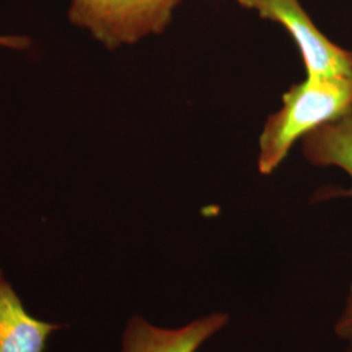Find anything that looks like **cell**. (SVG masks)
I'll list each match as a JSON object with an SVG mask.
<instances>
[{
	"mask_svg": "<svg viewBox=\"0 0 352 352\" xmlns=\"http://www.w3.org/2000/svg\"><path fill=\"white\" fill-rule=\"evenodd\" d=\"M352 115V78L307 77L282 97L258 140L260 174H273L299 140L320 126Z\"/></svg>",
	"mask_w": 352,
	"mask_h": 352,
	"instance_id": "6da1fadb",
	"label": "cell"
},
{
	"mask_svg": "<svg viewBox=\"0 0 352 352\" xmlns=\"http://www.w3.org/2000/svg\"><path fill=\"white\" fill-rule=\"evenodd\" d=\"M182 0H69L68 20L115 50L158 36Z\"/></svg>",
	"mask_w": 352,
	"mask_h": 352,
	"instance_id": "7a4b0ae2",
	"label": "cell"
},
{
	"mask_svg": "<svg viewBox=\"0 0 352 352\" xmlns=\"http://www.w3.org/2000/svg\"><path fill=\"white\" fill-rule=\"evenodd\" d=\"M260 17L283 26L302 55L307 77H350L352 51L331 42L316 26L299 0H236Z\"/></svg>",
	"mask_w": 352,
	"mask_h": 352,
	"instance_id": "3957f363",
	"label": "cell"
},
{
	"mask_svg": "<svg viewBox=\"0 0 352 352\" xmlns=\"http://www.w3.org/2000/svg\"><path fill=\"white\" fill-rule=\"evenodd\" d=\"M231 322L223 311L199 316L176 327H157L141 316L128 320L120 352H199Z\"/></svg>",
	"mask_w": 352,
	"mask_h": 352,
	"instance_id": "277c9868",
	"label": "cell"
},
{
	"mask_svg": "<svg viewBox=\"0 0 352 352\" xmlns=\"http://www.w3.org/2000/svg\"><path fill=\"white\" fill-rule=\"evenodd\" d=\"M58 329L29 315L11 285L0 280V352H45L46 340Z\"/></svg>",
	"mask_w": 352,
	"mask_h": 352,
	"instance_id": "5b68a950",
	"label": "cell"
},
{
	"mask_svg": "<svg viewBox=\"0 0 352 352\" xmlns=\"http://www.w3.org/2000/svg\"><path fill=\"white\" fill-rule=\"evenodd\" d=\"M302 155L309 164L338 167L351 179V187L327 192L322 199L352 197V115L317 128L302 139Z\"/></svg>",
	"mask_w": 352,
	"mask_h": 352,
	"instance_id": "8992f818",
	"label": "cell"
},
{
	"mask_svg": "<svg viewBox=\"0 0 352 352\" xmlns=\"http://www.w3.org/2000/svg\"><path fill=\"white\" fill-rule=\"evenodd\" d=\"M333 331L336 337L342 340H349L352 337V280L347 287L340 315L334 321Z\"/></svg>",
	"mask_w": 352,
	"mask_h": 352,
	"instance_id": "52a82bcc",
	"label": "cell"
},
{
	"mask_svg": "<svg viewBox=\"0 0 352 352\" xmlns=\"http://www.w3.org/2000/svg\"><path fill=\"white\" fill-rule=\"evenodd\" d=\"M32 41L25 36H0V47L11 50H26Z\"/></svg>",
	"mask_w": 352,
	"mask_h": 352,
	"instance_id": "ba28073f",
	"label": "cell"
},
{
	"mask_svg": "<svg viewBox=\"0 0 352 352\" xmlns=\"http://www.w3.org/2000/svg\"><path fill=\"white\" fill-rule=\"evenodd\" d=\"M344 343H346V347H344L343 352H352V337L344 340Z\"/></svg>",
	"mask_w": 352,
	"mask_h": 352,
	"instance_id": "9c48e42d",
	"label": "cell"
},
{
	"mask_svg": "<svg viewBox=\"0 0 352 352\" xmlns=\"http://www.w3.org/2000/svg\"><path fill=\"white\" fill-rule=\"evenodd\" d=\"M1 279H4V278H3V274H1V270H0V280H1Z\"/></svg>",
	"mask_w": 352,
	"mask_h": 352,
	"instance_id": "30bf717a",
	"label": "cell"
}]
</instances>
